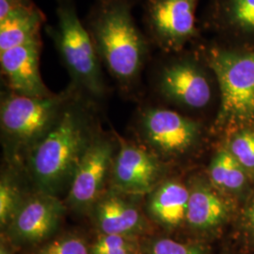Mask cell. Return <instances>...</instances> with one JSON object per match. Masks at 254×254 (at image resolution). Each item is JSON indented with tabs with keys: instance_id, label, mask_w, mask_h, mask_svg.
Segmentation results:
<instances>
[{
	"instance_id": "obj_22",
	"label": "cell",
	"mask_w": 254,
	"mask_h": 254,
	"mask_svg": "<svg viewBox=\"0 0 254 254\" xmlns=\"http://www.w3.org/2000/svg\"><path fill=\"white\" fill-rule=\"evenodd\" d=\"M209 249L199 243H181L170 238H154L141 246L139 254H208Z\"/></svg>"
},
{
	"instance_id": "obj_3",
	"label": "cell",
	"mask_w": 254,
	"mask_h": 254,
	"mask_svg": "<svg viewBox=\"0 0 254 254\" xmlns=\"http://www.w3.org/2000/svg\"><path fill=\"white\" fill-rule=\"evenodd\" d=\"M150 64L154 91L167 105L202 112L219 103L216 74L195 45L176 52H157Z\"/></svg>"
},
{
	"instance_id": "obj_26",
	"label": "cell",
	"mask_w": 254,
	"mask_h": 254,
	"mask_svg": "<svg viewBox=\"0 0 254 254\" xmlns=\"http://www.w3.org/2000/svg\"><path fill=\"white\" fill-rule=\"evenodd\" d=\"M0 254H13L10 246L8 244V239L6 237H1L0 243Z\"/></svg>"
},
{
	"instance_id": "obj_5",
	"label": "cell",
	"mask_w": 254,
	"mask_h": 254,
	"mask_svg": "<svg viewBox=\"0 0 254 254\" xmlns=\"http://www.w3.org/2000/svg\"><path fill=\"white\" fill-rule=\"evenodd\" d=\"M56 24L46 25V34L54 45L72 82L92 100L103 99L108 88L103 65L91 35L80 20L74 0H55Z\"/></svg>"
},
{
	"instance_id": "obj_9",
	"label": "cell",
	"mask_w": 254,
	"mask_h": 254,
	"mask_svg": "<svg viewBox=\"0 0 254 254\" xmlns=\"http://www.w3.org/2000/svg\"><path fill=\"white\" fill-rule=\"evenodd\" d=\"M199 27L222 46L254 50V0H209Z\"/></svg>"
},
{
	"instance_id": "obj_10",
	"label": "cell",
	"mask_w": 254,
	"mask_h": 254,
	"mask_svg": "<svg viewBox=\"0 0 254 254\" xmlns=\"http://www.w3.org/2000/svg\"><path fill=\"white\" fill-rule=\"evenodd\" d=\"M114 148L105 138H93L82 156L70 184L67 202L77 213L91 212L103 196L109 172H111Z\"/></svg>"
},
{
	"instance_id": "obj_7",
	"label": "cell",
	"mask_w": 254,
	"mask_h": 254,
	"mask_svg": "<svg viewBox=\"0 0 254 254\" xmlns=\"http://www.w3.org/2000/svg\"><path fill=\"white\" fill-rule=\"evenodd\" d=\"M200 0H144L143 26L157 52L183 50L202 35L196 13Z\"/></svg>"
},
{
	"instance_id": "obj_11",
	"label": "cell",
	"mask_w": 254,
	"mask_h": 254,
	"mask_svg": "<svg viewBox=\"0 0 254 254\" xmlns=\"http://www.w3.org/2000/svg\"><path fill=\"white\" fill-rule=\"evenodd\" d=\"M65 205L57 196L37 192L27 197L5 230L6 238L18 246L38 244L58 230Z\"/></svg>"
},
{
	"instance_id": "obj_17",
	"label": "cell",
	"mask_w": 254,
	"mask_h": 254,
	"mask_svg": "<svg viewBox=\"0 0 254 254\" xmlns=\"http://www.w3.org/2000/svg\"><path fill=\"white\" fill-rule=\"evenodd\" d=\"M46 24L42 9L31 0L27 5L0 20V52L39 42Z\"/></svg>"
},
{
	"instance_id": "obj_23",
	"label": "cell",
	"mask_w": 254,
	"mask_h": 254,
	"mask_svg": "<svg viewBox=\"0 0 254 254\" xmlns=\"http://www.w3.org/2000/svg\"><path fill=\"white\" fill-rule=\"evenodd\" d=\"M36 254H91V247L80 236L67 235L42 246Z\"/></svg>"
},
{
	"instance_id": "obj_2",
	"label": "cell",
	"mask_w": 254,
	"mask_h": 254,
	"mask_svg": "<svg viewBox=\"0 0 254 254\" xmlns=\"http://www.w3.org/2000/svg\"><path fill=\"white\" fill-rule=\"evenodd\" d=\"M92 99L76 89L49 132L31 149L28 166L38 192L68 189L91 140Z\"/></svg>"
},
{
	"instance_id": "obj_20",
	"label": "cell",
	"mask_w": 254,
	"mask_h": 254,
	"mask_svg": "<svg viewBox=\"0 0 254 254\" xmlns=\"http://www.w3.org/2000/svg\"><path fill=\"white\" fill-rule=\"evenodd\" d=\"M27 197L11 175L3 173L0 181V225L4 231L8 227Z\"/></svg>"
},
{
	"instance_id": "obj_14",
	"label": "cell",
	"mask_w": 254,
	"mask_h": 254,
	"mask_svg": "<svg viewBox=\"0 0 254 254\" xmlns=\"http://www.w3.org/2000/svg\"><path fill=\"white\" fill-rule=\"evenodd\" d=\"M190 199L186 223L193 232L212 234L225 225L234 206L224 193L203 177H195L189 186Z\"/></svg>"
},
{
	"instance_id": "obj_21",
	"label": "cell",
	"mask_w": 254,
	"mask_h": 254,
	"mask_svg": "<svg viewBox=\"0 0 254 254\" xmlns=\"http://www.w3.org/2000/svg\"><path fill=\"white\" fill-rule=\"evenodd\" d=\"M138 236L100 235L91 246V254H139Z\"/></svg>"
},
{
	"instance_id": "obj_13",
	"label": "cell",
	"mask_w": 254,
	"mask_h": 254,
	"mask_svg": "<svg viewBox=\"0 0 254 254\" xmlns=\"http://www.w3.org/2000/svg\"><path fill=\"white\" fill-rule=\"evenodd\" d=\"M43 41L33 42L0 52V69L8 89L32 97H46L53 93L47 89L40 73Z\"/></svg>"
},
{
	"instance_id": "obj_1",
	"label": "cell",
	"mask_w": 254,
	"mask_h": 254,
	"mask_svg": "<svg viewBox=\"0 0 254 254\" xmlns=\"http://www.w3.org/2000/svg\"><path fill=\"white\" fill-rule=\"evenodd\" d=\"M137 0H94L83 21L104 68L126 93L139 84L154 49L136 24Z\"/></svg>"
},
{
	"instance_id": "obj_15",
	"label": "cell",
	"mask_w": 254,
	"mask_h": 254,
	"mask_svg": "<svg viewBox=\"0 0 254 254\" xmlns=\"http://www.w3.org/2000/svg\"><path fill=\"white\" fill-rule=\"evenodd\" d=\"M129 195L109 191L91 210V218L100 235L138 236L148 230V221Z\"/></svg>"
},
{
	"instance_id": "obj_25",
	"label": "cell",
	"mask_w": 254,
	"mask_h": 254,
	"mask_svg": "<svg viewBox=\"0 0 254 254\" xmlns=\"http://www.w3.org/2000/svg\"><path fill=\"white\" fill-rule=\"evenodd\" d=\"M31 0H0V20L27 5Z\"/></svg>"
},
{
	"instance_id": "obj_18",
	"label": "cell",
	"mask_w": 254,
	"mask_h": 254,
	"mask_svg": "<svg viewBox=\"0 0 254 254\" xmlns=\"http://www.w3.org/2000/svg\"><path fill=\"white\" fill-rule=\"evenodd\" d=\"M208 178L212 185L224 194L239 198L250 194L252 180L225 145L212 157Z\"/></svg>"
},
{
	"instance_id": "obj_19",
	"label": "cell",
	"mask_w": 254,
	"mask_h": 254,
	"mask_svg": "<svg viewBox=\"0 0 254 254\" xmlns=\"http://www.w3.org/2000/svg\"><path fill=\"white\" fill-rule=\"evenodd\" d=\"M225 146L254 181V127L235 128Z\"/></svg>"
},
{
	"instance_id": "obj_4",
	"label": "cell",
	"mask_w": 254,
	"mask_h": 254,
	"mask_svg": "<svg viewBox=\"0 0 254 254\" xmlns=\"http://www.w3.org/2000/svg\"><path fill=\"white\" fill-rule=\"evenodd\" d=\"M193 45L217 77L219 107L215 125L234 129L254 127V50L230 48L203 36Z\"/></svg>"
},
{
	"instance_id": "obj_6",
	"label": "cell",
	"mask_w": 254,
	"mask_h": 254,
	"mask_svg": "<svg viewBox=\"0 0 254 254\" xmlns=\"http://www.w3.org/2000/svg\"><path fill=\"white\" fill-rule=\"evenodd\" d=\"M76 87L46 97H32L8 89L1 94L0 124L4 135L20 147L32 149L46 136L71 99Z\"/></svg>"
},
{
	"instance_id": "obj_8",
	"label": "cell",
	"mask_w": 254,
	"mask_h": 254,
	"mask_svg": "<svg viewBox=\"0 0 254 254\" xmlns=\"http://www.w3.org/2000/svg\"><path fill=\"white\" fill-rule=\"evenodd\" d=\"M137 127L155 154L176 157L193 150L200 141L202 125L178 110L147 105L138 110Z\"/></svg>"
},
{
	"instance_id": "obj_16",
	"label": "cell",
	"mask_w": 254,
	"mask_h": 254,
	"mask_svg": "<svg viewBox=\"0 0 254 254\" xmlns=\"http://www.w3.org/2000/svg\"><path fill=\"white\" fill-rule=\"evenodd\" d=\"M189 199V187L177 180H166L148 194L146 213L156 224L173 230L186 223Z\"/></svg>"
},
{
	"instance_id": "obj_12",
	"label": "cell",
	"mask_w": 254,
	"mask_h": 254,
	"mask_svg": "<svg viewBox=\"0 0 254 254\" xmlns=\"http://www.w3.org/2000/svg\"><path fill=\"white\" fill-rule=\"evenodd\" d=\"M165 168L154 153L121 140L111 169L114 190L129 196L148 195L163 182Z\"/></svg>"
},
{
	"instance_id": "obj_24",
	"label": "cell",
	"mask_w": 254,
	"mask_h": 254,
	"mask_svg": "<svg viewBox=\"0 0 254 254\" xmlns=\"http://www.w3.org/2000/svg\"><path fill=\"white\" fill-rule=\"evenodd\" d=\"M241 227L248 241L254 245V190L247 197L241 215Z\"/></svg>"
}]
</instances>
